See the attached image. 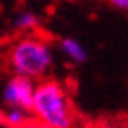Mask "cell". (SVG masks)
<instances>
[{"mask_svg": "<svg viewBox=\"0 0 128 128\" xmlns=\"http://www.w3.org/2000/svg\"><path fill=\"white\" fill-rule=\"evenodd\" d=\"M7 70L11 75L41 82L50 78L55 66V50L52 43L41 34H28L14 39L6 54Z\"/></svg>", "mask_w": 128, "mask_h": 128, "instance_id": "1", "label": "cell"}, {"mask_svg": "<svg viewBox=\"0 0 128 128\" xmlns=\"http://www.w3.org/2000/svg\"><path fill=\"white\" fill-rule=\"evenodd\" d=\"M30 116L38 128H73L76 116L66 86L55 78L38 82Z\"/></svg>", "mask_w": 128, "mask_h": 128, "instance_id": "2", "label": "cell"}, {"mask_svg": "<svg viewBox=\"0 0 128 128\" xmlns=\"http://www.w3.org/2000/svg\"><path fill=\"white\" fill-rule=\"evenodd\" d=\"M38 82H32L28 78L11 75L2 87V103L6 108H20L23 112H28L32 108L36 94Z\"/></svg>", "mask_w": 128, "mask_h": 128, "instance_id": "3", "label": "cell"}, {"mask_svg": "<svg viewBox=\"0 0 128 128\" xmlns=\"http://www.w3.org/2000/svg\"><path fill=\"white\" fill-rule=\"evenodd\" d=\"M59 52L62 54V57L66 59L68 62L75 64V66H80V64H86L89 59V52L87 48L84 46L82 41H78L76 38L66 36V38H60L57 43Z\"/></svg>", "mask_w": 128, "mask_h": 128, "instance_id": "4", "label": "cell"}, {"mask_svg": "<svg viewBox=\"0 0 128 128\" xmlns=\"http://www.w3.org/2000/svg\"><path fill=\"white\" fill-rule=\"evenodd\" d=\"M39 23H41V20H39L38 12L30 11V9H23L20 12H16L12 16V22H11L12 28L16 32H20L22 36L36 34L38 28H39Z\"/></svg>", "mask_w": 128, "mask_h": 128, "instance_id": "5", "label": "cell"}, {"mask_svg": "<svg viewBox=\"0 0 128 128\" xmlns=\"http://www.w3.org/2000/svg\"><path fill=\"white\" fill-rule=\"evenodd\" d=\"M110 6L114 7L116 11L126 12L128 11V0H110Z\"/></svg>", "mask_w": 128, "mask_h": 128, "instance_id": "6", "label": "cell"}, {"mask_svg": "<svg viewBox=\"0 0 128 128\" xmlns=\"http://www.w3.org/2000/svg\"><path fill=\"white\" fill-rule=\"evenodd\" d=\"M0 126H4V107H0Z\"/></svg>", "mask_w": 128, "mask_h": 128, "instance_id": "7", "label": "cell"}]
</instances>
